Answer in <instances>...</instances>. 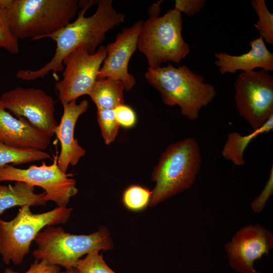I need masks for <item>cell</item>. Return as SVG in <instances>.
<instances>
[{"instance_id":"6da1fadb","label":"cell","mask_w":273,"mask_h":273,"mask_svg":"<svg viewBox=\"0 0 273 273\" xmlns=\"http://www.w3.org/2000/svg\"><path fill=\"white\" fill-rule=\"evenodd\" d=\"M96 2L78 1L81 10L76 20L47 37L56 43L55 53L50 61L37 70H20L16 76L30 81L44 78L51 71L55 75L57 72L63 70L64 58L80 47L85 48L90 54L95 53L97 48L105 39L106 33L125 21V15L113 8L112 0L98 1L95 13L85 17L86 11Z\"/></svg>"},{"instance_id":"7a4b0ae2","label":"cell","mask_w":273,"mask_h":273,"mask_svg":"<svg viewBox=\"0 0 273 273\" xmlns=\"http://www.w3.org/2000/svg\"><path fill=\"white\" fill-rule=\"evenodd\" d=\"M145 77L160 93L166 105L178 106L181 114L190 120H196L202 108L216 95L213 85L186 65L175 67L169 63L156 69L148 68Z\"/></svg>"},{"instance_id":"3957f363","label":"cell","mask_w":273,"mask_h":273,"mask_svg":"<svg viewBox=\"0 0 273 273\" xmlns=\"http://www.w3.org/2000/svg\"><path fill=\"white\" fill-rule=\"evenodd\" d=\"M78 7L77 0H8L5 9L14 36L34 40L68 25Z\"/></svg>"},{"instance_id":"277c9868","label":"cell","mask_w":273,"mask_h":273,"mask_svg":"<svg viewBox=\"0 0 273 273\" xmlns=\"http://www.w3.org/2000/svg\"><path fill=\"white\" fill-rule=\"evenodd\" d=\"M202 161L199 145L193 136L168 145L152 173L155 186L149 205L154 206L191 188Z\"/></svg>"},{"instance_id":"5b68a950","label":"cell","mask_w":273,"mask_h":273,"mask_svg":"<svg viewBox=\"0 0 273 273\" xmlns=\"http://www.w3.org/2000/svg\"><path fill=\"white\" fill-rule=\"evenodd\" d=\"M34 241L37 248L32 255L35 260H43L65 269L75 268L83 255L93 251L113 248L109 232L104 226L88 235H75L66 233L61 226H48Z\"/></svg>"},{"instance_id":"8992f818","label":"cell","mask_w":273,"mask_h":273,"mask_svg":"<svg viewBox=\"0 0 273 273\" xmlns=\"http://www.w3.org/2000/svg\"><path fill=\"white\" fill-rule=\"evenodd\" d=\"M72 210L57 206L47 212L33 213L30 206L24 205L12 220L0 218V255L4 262L21 264L38 234L47 226L66 223Z\"/></svg>"},{"instance_id":"52a82bcc","label":"cell","mask_w":273,"mask_h":273,"mask_svg":"<svg viewBox=\"0 0 273 273\" xmlns=\"http://www.w3.org/2000/svg\"><path fill=\"white\" fill-rule=\"evenodd\" d=\"M183 27L181 13L175 9L143 22L137 48L146 56L148 68L156 69L166 62L178 64L186 58L190 47L182 36Z\"/></svg>"},{"instance_id":"ba28073f","label":"cell","mask_w":273,"mask_h":273,"mask_svg":"<svg viewBox=\"0 0 273 273\" xmlns=\"http://www.w3.org/2000/svg\"><path fill=\"white\" fill-rule=\"evenodd\" d=\"M234 100L239 115L253 130L273 115V76L269 72H241L234 83Z\"/></svg>"},{"instance_id":"9c48e42d","label":"cell","mask_w":273,"mask_h":273,"mask_svg":"<svg viewBox=\"0 0 273 273\" xmlns=\"http://www.w3.org/2000/svg\"><path fill=\"white\" fill-rule=\"evenodd\" d=\"M58 155L48 165L44 162L40 166H30L25 169L8 164L0 167V182H24L44 190L47 202L53 201L58 207H67L70 199L78 192L76 181L72 173L61 171L58 166Z\"/></svg>"},{"instance_id":"30bf717a","label":"cell","mask_w":273,"mask_h":273,"mask_svg":"<svg viewBox=\"0 0 273 273\" xmlns=\"http://www.w3.org/2000/svg\"><path fill=\"white\" fill-rule=\"evenodd\" d=\"M107 55L106 47H99L90 54L84 47L69 53L64 59L63 78L55 83V88L62 103L76 100L88 95Z\"/></svg>"},{"instance_id":"8fae6325","label":"cell","mask_w":273,"mask_h":273,"mask_svg":"<svg viewBox=\"0 0 273 273\" xmlns=\"http://www.w3.org/2000/svg\"><path fill=\"white\" fill-rule=\"evenodd\" d=\"M5 108L17 118L24 117L51 138L58 124L53 98L41 89L17 86L2 94Z\"/></svg>"},{"instance_id":"7c38bea8","label":"cell","mask_w":273,"mask_h":273,"mask_svg":"<svg viewBox=\"0 0 273 273\" xmlns=\"http://www.w3.org/2000/svg\"><path fill=\"white\" fill-rule=\"evenodd\" d=\"M272 247L271 233L256 224L239 230L224 247L232 268L241 273H258L255 261L268 255Z\"/></svg>"},{"instance_id":"4fadbf2b","label":"cell","mask_w":273,"mask_h":273,"mask_svg":"<svg viewBox=\"0 0 273 273\" xmlns=\"http://www.w3.org/2000/svg\"><path fill=\"white\" fill-rule=\"evenodd\" d=\"M144 21L140 20L123 28L113 42L106 46L107 55L97 79L110 78L121 81L126 91L135 84L133 75L128 72L129 60L137 49L138 40Z\"/></svg>"},{"instance_id":"5bb4252c","label":"cell","mask_w":273,"mask_h":273,"mask_svg":"<svg viewBox=\"0 0 273 273\" xmlns=\"http://www.w3.org/2000/svg\"><path fill=\"white\" fill-rule=\"evenodd\" d=\"M63 113L60 122L57 126L55 134L60 142L61 151L58 156V166L66 173L69 165H76L85 154V150L74 137L75 126L79 117L88 108L86 100L77 104L76 100L62 103Z\"/></svg>"},{"instance_id":"9a60e30c","label":"cell","mask_w":273,"mask_h":273,"mask_svg":"<svg viewBox=\"0 0 273 273\" xmlns=\"http://www.w3.org/2000/svg\"><path fill=\"white\" fill-rule=\"evenodd\" d=\"M0 142L19 149L44 151L50 145L51 138L26 118L14 117L5 108L1 101Z\"/></svg>"},{"instance_id":"2e32d148","label":"cell","mask_w":273,"mask_h":273,"mask_svg":"<svg viewBox=\"0 0 273 273\" xmlns=\"http://www.w3.org/2000/svg\"><path fill=\"white\" fill-rule=\"evenodd\" d=\"M249 45L250 50L240 55L221 52L214 53V64L221 74L235 73L238 70L248 72L258 68L268 72L273 70V54L267 49L262 38L259 36L253 39Z\"/></svg>"},{"instance_id":"e0dca14e","label":"cell","mask_w":273,"mask_h":273,"mask_svg":"<svg viewBox=\"0 0 273 273\" xmlns=\"http://www.w3.org/2000/svg\"><path fill=\"white\" fill-rule=\"evenodd\" d=\"M34 190V186L21 181H16L14 186L0 184V215L15 206H44L45 193L37 194Z\"/></svg>"},{"instance_id":"ac0fdd59","label":"cell","mask_w":273,"mask_h":273,"mask_svg":"<svg viewBox=\"0 0 273 273\" xmlns=\"http://www.w3.org/2000/svg\"><path fill=\"white\" fill-rule=\"evenodd\" d=\"M272 129L273 115L261 126L248 134L242 135L238 132L229 133L221 152L222 157L235 165H244L245 164L244 154L250 143L259 135L268 133Z\"/></svg>"},{"instance_id":"d6986e66","label":"cell","mask_w":273,"mask_h":273,"mask_svg":"<svg viewBox=\"0 0 273 273\" xmlns=\"http://www.w3.org/2000/svg\"><path fill=\"white\" fill-rule=\"evenodd\" d=\"M123 83L110 78L97 79L88 96L97 109H114L124 104Z\"/></svg>"},{"instance_id":"ffe728a7","label":"cell","mask_w":273,"mask_h":273,"mask_svg":"<svg viewBox=\"0 0 273 273\" xmlns=\"http://www.w3.org/2000/svg\"><path fill=\"white\" fill-rule=\"evenodd\" d=\"M50 158L51 156L43 151L19 149L0 142V167L10 163L14 166Z\"/></svg>"},{"instance_id":"44dd1931","label":"cell","mask_w":273,"mask_h":273,"mask_svg":"<svg viewBox=\"0 0 273 273\" xmlns=\"http://www.w3.org/2000/svg\"><path fill=\"white\" fill-rule=\"evenodd\" d=\"M252 8L257 14L258 19L254 24L264 41L273 44V14L270 13L264 0H252Z\"/></svg>"},{"instance_id":"7402d4cb","label":"cell","mask_w":273,"mask_h":273,"mask_svg":"<svg viewBox=\"0 0 273 273\" xmlns=\"http://www.w3.org/2000/svg\"><path fill=\"white\" fill-rule=\"evenodd\" d=\"M151 194V191L146 188L139 185H131L124 191L122 202L128 209L140 211L149 205Z\"/></svg>"},{"instance_id":"603a6c76","label":"cell","mask_w":273,"mask_h":273,"mask_svg":"<svg viewBox=\"0 0 273 273\" xmlns=\"http://www.w3.org/2000/svg\"><path fill=\"white\" fill-rule=\"evenodd\" d=\"M97 120L106 145H109L116 139L119 125L114 109H97Z\"/></svg>"},{"instance_id":"cb8c5ba5","label":"cell","mask_w":273,"mask_h":273,"mask_svg":"<svg viewBox=\"0 0 273 273\" xmlns=\"http://www.w3.org/2000/svg\"><path fill=\"white\" fill-rule=\"evenodd\" d=\"M99 251H93L80 258L75 268L79 273H116L107 265Z\"/></svg>"},{"instance_id":"d4e9b609","label":"cell","mask_w":273,"mask_h":273,"mask_svg":"<svg viewBox=\"0 0 273 273\" xmlns=\"http://www.w3.org/2000/svg\"><path fill=\"white\" fill-rule=\"evenodd\" d=\"M0 47L13 54L19 52L18 40L10 28L6 9L0 7Z\"/></svg>"},{"instance_id":"484cf974","label":"cell","mask_w":273,"mask_h":273,"mask_svg":"<svg viewBox=\"0 0 273 273\" xmlns=\"http://www.w3.org/2000/svg\"><path fill=\"white\" fill-rule=\"evenodd\" d=\"M114 111L119 126L129 128L135 124L136 116L134 111L130 107L124 104L116 107Z\"/></svg>"},{"instance_id":"4316f807","label":"cell","mask_w":273,"mask_h":273,"mask_svg":"<svg viewBox=\"0 0 273 273\" xmlns=\"http://www.w3.org/2000/svg\"><path fill=\"white\" fill-rule=\"evenodd\" d=\"M273 193V165L270 170L268 179L259 196L251 203L252 209L260 212L263 209L266 202Z\"/></svg>"},{"instance_id":"83f0119b","label":"cell","mask_w":273,"mask_h":273,"mask_svg":"<svg viewBox=\"0 0 273 273\" xmlns=\"http://www.w3.org/2000/svg\"><path fill=\"white\" fill-rule=\"evenodd\" d=\"M205 5L204 0H175L174 9L192 17L198 14Z\"/></svg>"},{"instance_id":"f1b7e54d","label":"cell","mask_w":273,"mask_h":273,"mask_svg":"<svg viewBox=\"0 0 273 273\" xmlns=\"http://www.w3.org/2000/svg\"><path fill=\"white\" fill-rule=\"evenodd\" d=\"M60 267L41 260H35L31 264L29 268L25 272H19L11 268H7L4 273H59Z\"/></svg>"},{"instance_id":"f546056e","label":"cell","mask_w":273,"mask_h":273,"mask_svg":"<svg viewBox=\"0 0 273 273\" xmlns=\"http://www.w3.org/2000/svg\"><path fill=\"white\" fill-rule=\"evenodd\" d=\"M162 2V1H159L158 3L154 4L152 6H150L148 10L150 17L158 16L161 9L160 5Z\"/></svg>"},{"instance_id":"4dcf8cb0","label":"cell","mask_w":273,"mask_h":273,"mask_svg":"<svg viewBox=\"0 0 273 273\" xmlns=\"http://www.w3.org/2000/svg\"><path fill=\"white\" fill-rule=\"evenodd\" d=\"M59 273H79L75 268L66 269L64 271L60 270Z\"/></svg>"},{"instance_id":"1f68e13d","label":"cell","mask_w":273,"mask_h":273,"mask_svg":"<svg viewBox=\"0 0 273 273\" xmlns=\"http://www.w3.org/2000/svg\"><path fill=\"white\" fill-rule=\"evenodd\" d=\"M0 101H1V99H0Z\"/></svg>"},{"instance_id":"d6a6232c","label":"cell","mask_w":273,"mask_h":273,"mask_svg":"<svg viewBox=\"0 0 273 273\" xmlns=\"http://www.w3.org/2000/svg\"><path fill=\"white\" fill-rule=\"evenodd\" d=\"M0 48H1V47H0Z\"/></svg>"}]
</instances>
